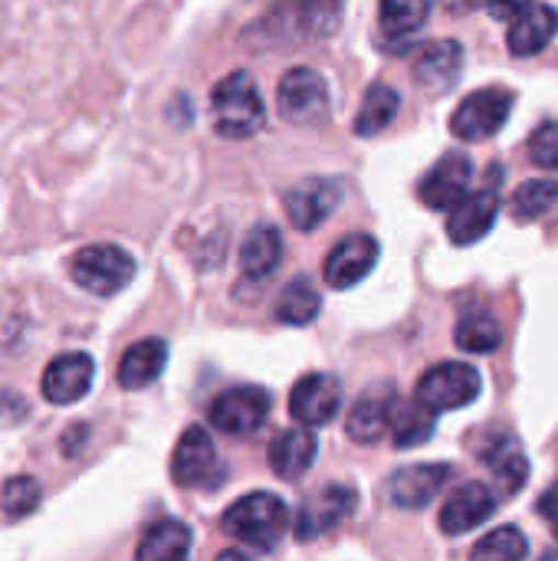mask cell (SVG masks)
I'll list each match as a JSON object with an SVG mask.
<instances>
[{"label": "cell", "mask_w": 558, "mask_h": 561, "mask_svg": "<svg viewBox=\"0 0 558 561\" xmlns=\"http://www.w3.org/2000/svg\"><path fill=\"white\" fill-rule=\"evenodd\" d=\"M342 16L345 0H283L247 30V43L257 49H299L335 36Z\"/></svg>", "instance_id": "obj_1"}, {"label": "cell", "mask_w": 558, "mask_h": 561, "mask_svg": "<svg viewBox=\"0 0 558 561\" xmlns=\"http://www.w3.org/2000/svg\"><path fill=\"white\" fill-rule=\"evenodd\" d=\"M210 122L224 138H250L266 125V105L250 72H227L210 92Z\"/></svg>", "instance_id": "obj_2"}, {"label": "cell", "mask_w": 558, "mask_h": 561, "mask_svg": "<svg viewBox=\"0 0 558 561\" xmlns=\"http://www.w3.org/2000/svg\"><path fill=\"white\" fill-rule=\"evenodd\" d=\"M69 276L79 289L109 299L135 279V260L115 243H89L69 260Z\"/></svg>", "instance_id": "obj_3"}, {"label": "cell", "mask_w": 558, "mask_h": 561, "mask_svg": "<svg viewBox=\"0 0 558 561\" xmlns=\"http://www.w3.org/2000/svg\"><path fill=\"white\" fill-rule=\"evenodd\" d=\"M220 526L237 542L270 549L286 529V503L273 493H247L224 513Z\"/></svg>", "instance_id": "obj_4"}, {"label": "cell", "mask_w": 558, "mask_h": 561, "mask_svg": "<svg viewBox=\"0 0 558 561\" xmlns=\"http://www.w3.org/2000/svg\"><path fill=\"white\" fill-rule=\"evenodd\" d=\"M483 391V378L474 365L464 362H441L428 368L414 388V398L424 401L431 411H460L474 404Z\"/></svg>", "instance_id": "obj_5"}, {"label": "cell", "mask_w": 558, "mask_h": 561, "mask_svg": "<svg viewBox=\"0 0 558 561\" xmlns=\"http://www.w3.org/2000/svg\"><path fill=\"white\" fill-rule=\"evenodd\" d=\"M516 105V95L503 85H487L474 95H467L457 108H454V118H451V131L460 138V141H487L493 138L510 112Z\"/></svg>", "instance_id": "obj_6"}, {"label": "cell", "mask_w": 558, "mask_h": 561, "mask_svg": "<svg viewBox=\"0 0 558 561\" xmlns=\"http://www.w3.org/2000/svg\"><path fill=\"white\" fill-rule=\"evenodd\" d=\"M358 506V493L345 483H326L322 490L309 493L299 510H296V523L293 533L299 542H316L322 536H329L332 529H339Z\"/></svg>", "instance_id": "obj_7"}, {"label": "cell", "mask_w": 558, "mask_h": 561, "mask_svg": "<svg viewBox=\"0 0 558 561\" xmlns=\"http://www.w3.org/2000/svg\"><path fill=\"white\" fill-rule=\"evenodd\" d=\"M270 391L257 388V385H240V388H227L214 398L207 417L214 424V431L227 434V437H250L257 434L266 417H270Z\"/></svg>", "instance_id": "obj_8"}, {"label": "cell", "mask_w": 558, "mask_h": 561, "mask_svg": "<svg viewBox=\"0 0 558 561\" xmlns=\"http://www.w3.org/2000/svg\"><path fill=\"white\" fill-rule=\"evenodd\" d=\"M500 164H490V181L487 187H480L477 194H464L454 207H451V220H447V237L454 247H470L477 240H483L500 214Z\"/></svg>", "instance_id": "obj_9"}, {"label": "cell", "mask_w": 558, "mask_h": 561, "mask_svg": "<svg viewBox=\"0 0 558 561\" xmlns=\"http://www.w3.org/2000/svg\"><path fill=\"white\" fill-rule=\"evenodd\" d=\"M276 105L289 125H319L329 115V85L316 69L296 66L283 72L276 89Z\"/></svg>", "instance_id": "obj_10"}, {"label": "cell", "mask_w": 558, "mask_h": 561, "mask_svg": "<svg viewBox=\"0 0 558 561\" xmlns=\"http://www.w3.org/2000/svg\"><path fill=\"white\" fill-rule=\"evenodd\" d=\"M171 477L184 490H214L224 480L220 454L204 427H187L171 457Z\"/></svg>", "instance_id": "obj_11"}, {"label": "cell", "mask_w": 558, "mask_h": 561, "mask_svg": "<svg viewBox=\"0 0 558 561\" xmlns=\"http://www.w3.org/2000/svg\"><path fill=\"white\" fill-rule=\"evenodd\" d=\"M451 480H454L451 463H411V467L391 473V480L385 483V496L395 510L418 513V510L431 506Z\"/></svg>", "instance_id": "obj_12"}, {"label": "cell", "mask_w": 558, "mask_h": 561, "mask_svg": "<svg viewBox=\"0 0 558 561\" xmlns=\"http://www.w3.org/2000/svg\"><path fill=\"white\" fill-rule=\"evenodd\" d=\"M378 240L368 237V233H352L345 240H339L332 247V253L326 256V266H322V279L332 286V289H352L358 286L378 263Z\"/></svg>", "instance_id": "obj_13"}, {"label": "cell", "mask_w": 558, "mask_h": 561, "mask_svg": "<svg viewBox=\"0 0 558 561\" xmlns=\"http://www.w3.org/2000/svg\"><path fill=\"white\" fill-rule=\"evenodd\" d=\"M92 378H95V362L86 352H66L46 365L39 391L49 404L66 408V404H76L89 394Z\"/></svg>", "instance_id": "obj_14"}, {"label": "cell", "mask_w": 558, "mask_h": 561, "mask_svg": "<svg viewBox=\"0 0 558 561\" xmlns=\"http://www.w3.org/2000/svg\"><path fill=\"white\" fill-rule=\"evenodd\" d=\"M342 411V388L332 375L312 371L289 391V414L306 427H326Z\"/></svg>", "instance_id": "obj_15"}, {"label": "cell", "mask_w": 558, "mask_h": 561, "mask_svg": "<svg viewBox=\"0 0 558 561\" xmlns=\"http://www.w3.org/2000/svg\"><path fill=\"white\" fill-rule=\"evenodd\" d=\"M470 178H474V161L464 151H451L428 171V178L418 187V197L431 210H451L467 194Z\"/></svg>", "instance_id": "obj_16"}, {"label": "cell", "mask_w": 558, "mask_h": 561, "mask_svg": "<svg viewBox=\"0 0 558 561\" xmlns=\"http://www.w3.org/2000/svg\"><path fill=\"white\" fill-rule=\"evenodd\" d=\"M342 201V184L332 178H306L286 194V214L296 230H316Z\"/></svg>", "instance_id": "obj_17"}, {"label": "cell", "mask_w": 558, "mask_h": 561, "mask_svg": "<svg viewBox=\"0 0 558 561\" xmlns=\"http://www.w3.org/2000/svg\"><path fill=\"white\" fill-rule=\"evenodd\" d=\"M497 510V493L487 483H464L457 486L441 510V533L444 536H467L470 529L483 526Z\"/></svg>", "instance_id": "obj_18"}, {"label": "cell", "mask_w": 558, "mask_h": 561, "mask_svg": "<svg viewBox=\"0 0 558 561\" xmlns=\"http://www.w3.org/2000/svg\"><path fill=\"white\" fill-rule=\"evenodd\" d=\"M480 460L483 467L493 473V483L500 490V496H516L529 477V460L520 447L516 437L510 434H490L480 444Z\"/></svg>", "instance_id": "obj_19"}, {"label": "cell", "mask_w": 558, "mask_h": 561, "mask_svg": "<svg viewBox=\"0 0 558 561\" xmlns=\"http://www.w3.org/2000/svg\"><path fill=\"white\" fill-rule=\"evenodd\" d=\"M411 72H414V82H418V85H424V89H431V92H444V89H451V85L460 79V72H464V46H460L457 39L428 43V46L418 53Z\"/></svg>", "instance_id": "obj_20"}, {"label": "cell", "mask_w": 558, "mask_h": 561, "mask_svg": "<svg viewBox=\"0 0 558 561\" xmlns=\"http://www.w3.org/2000/svg\"><path fill=\"white\" fill-rule=\"evenodd\" d=\"M558 33V13L549 3H533L526 7L513 23H510V53L513 56H539Z\"/></svg>", "instance_id": "obj_21"}, {"label": "cell", "mask_w": 558, "mask_h": 561, "mask_svg": "<svg viewBox=\"0 0 558 561\" xmlns=\"http://www.w3.org/2000/svg\"><path fill=\"white\" fill-rule=\"evenodd\" d=\"M164 365H168V342L164 339H141L122 355L118 385L125 391H141L161 378Z\"/></svg>", "instance_id": "obj_22"}, {"label": "cell", "mask_w": 558, "mask_h": 561, "mask_svg": "<svg viewBox=\"0 0 558 561\" xmlns=\"http://www.w3.org/2000/svg\"><path fill=\"white\" fill-rule=\"evenodd\" d=\"M312 460H316V437L306 431V424L276 434L273 444H270V467L283 480L306 477L309 467H312Z\"/></svg>", "instance_id": "obj_23"}, {"label": "cell", "mask_w": 558, "mask_h": 561, "mask_svg": "<svg viewBox=\"0 0 558 561\" xmlns=\"http://www.w3.org/2000/svg\"><path fill=\"white\" fill-rule=\"evenodd\" d=\"M391 401L388 394H362L349 417H345V434L355 440V444H378L388 431H391Z\"/></svg>", "instance_id": "obj_24"}, {"label": "cell", "mask_w": 558, "mask_h": 561, "mask_svg": "<svg viewBox=\"0 0 558 561\" xmlns=\"http://www.w3.org/2000/svg\"><path fill=\"white\" fill-rule=\"evenodd\" d=\"M434 427H437V411H431L424 401H405V398H395L391 401V440L395 447L401 450H411V447H421L424 440L434 437Z\"/></svg>", "instance_id": "obj_25"}, {"label": "cell", "mask_w": 558, "mask_h": 561, "mask_svg": "<svg viewBox=\"0 0 558 561\" xmlns=\"http://www.w3.org/2000/svg\"><path fill=\"white\" fill-rule=\"evenodd\" d=\"M283 260V237L276 227L270 224H257L240 247V270L247 273V279H266L270 273H276Z\"/></svg>", "instance_id": "obj_26"}, {"label": "cell", "mask_w": 558, "mask_h": 561, "mask_svg": "<svg viewBox=\"0 0 558 561\" xmlns=\"http://www.w3.org/2000/svg\"><path fill=\"white\" fill-rule=\"evenodd\" d=\"M431 16V0H378V33L388 46L411 39Z\"/></svg>", "instance_id": "obj_27"}, {"label": "cell", "mask_w": 558, "mask_h": 561, "mask_svg": "<svg viewBox=\"0 0 558 561\" xmlns=\"http://www.w3.org/2000/svg\"><path fill=\"white\" fill-rule=\"evenodd\" d=\"M191 552V529L178 519H158L145 529L135 556L141 561H178Z\"/></svg>", "instance_id": "obj_28"}, {"label": "cell", "mask_w": 558, "mask_h": 561, "mask_svg": "<svg viewBox=\"0 0 558 561\" xmlns=\"http://www.w3.org/2000/svg\"><path fill=\"white\" fill-rule=\"evenodd\" d=\"M398 108H401L398 89H391L388 82L368 85V92H365V99H362V108H358V115H355V131H358L362 138L382 135V131L395 122Z\"/></svg>", "instance_id": "obj_29"}, {"label": "cell", "mask_w": 558, "mask_h": 561, "mask_svg": "<svg viewBox=\"0 0 558 561\" xmlns=\"http://www.w3.org/2000/svg\"><path fill=\"white\" fill-rule=\"evenodd\" d=\"M457 348L467 355H493L503 345V329L490 312H470L457 322Z\"/></svg>", "instance_id": "obj_30"}, {"label": "cell", "mask_w": 558, "mask_h": 561, "mask_svg": "<svg viewBox=\"0 0 558 561\" xmlns=\"http://www.w3.org/2000/svg\"><path fill=\"white\" fill-rule=\"evenodd\" d=\"M319 312H322V299H319V293L312 289L309 279H296V283H289V286L280 293L276 316H280L283 325L303 329V325H309Z\"/></svg>", "instance_id": "obj_31"}, {"label": "cell", "mask_w": 558, "mask_h": 561, "mask_svg": "<svg viewBox=\"0 0 558 561\" xmlns=\"http://www.w3.org/2000/svg\"><path fill=\"white\" fill-rule=\"evenodd\" d=\"M558 204V181L553 178H536V181H526L513 191L510 197V214L516 220H536L543 217L546 210H553Z\"/></svg>", "instance_id": "obj_32"}, {"label": "cell", "mask_w": 558, "mask_h": 561, "mask_svg": "<svg viewBox=\"0 0 558 561\" xmlns=\"http://www.w3.org/2000/svg\"><path fill=\"white\" fill-rule=\"evenodd\" d=\"M470 556L480 561H520L529 556V542L516 526H503L493 529L487 539H480Z\"/></svg>", "instance_id": "obj_33"}, {"label": "cell", "mask_w": 558, "mask_h": 561, "mask_svg": "<svg viewBox=\"0 0 558 561\" xmlns=\"http://www.w3.org/2000/svg\"><path fill=\"white\" fill-rule=\"evenodd\" d=\"M43 500V490L33 477H13L7 480V486L0 490V510L7 519H23L30 516Z\"/></svg>", "instance_id": "obj_34"}, {"label": "cell", "mask_w": 558, "mask_h": 561, "mask_svg": "<svg viewBox=\"0 0 558 561\" xmlns=\"http://www.w3.org/2000/svg\"><path fill=\"white\" fill-rule=\"evenodd\" d=\"M529 158L536 168L558 171V122H543L533 135H529Z\"/></svg>", "instance_id": "obj_35"}, {"label": "cell", "mask_w": 558, "mask_h": 561, "mask_svg": "<svg viewBox=\"0 0 558 561\" xmlns=\"http://www.w3.org/2000/svg\"><path fill=\"white\" fill-rule=\"evenodd\" d=\"M536 0H487V10H490V16L493 20H516L526 7H533Z\"/></svg>", "instance_id": "obj_36"}, {"label": "cell", "mask_w": 558, "mask_h": 561, "mask_svg": "<svg viewBox=\"0 0 558 561\" xmlns=\"http://www.w3.org/2000/svg\"><path fill=\"white\" fill-rule=\"evenodd\" d=\"M539 516H543V523L558 536V483H553V486L539 496Z\"/></svg>", "instance_id": "obj_37"}, {"label": "cell", "mask_w": 558, "mask_h": 561, "mask_svg": "<svg viewBox=\"0 0 558 561\" xmlns=\"http://www.w3.org/2000/svg\"><path fill=\"white\" fill-rule=\"evenodd\" d=\"M447 3V10H454V13H467V10H474L477 3H487V0H444Z\"/></svg>", "instance_id": "obj_38"}]
</instances>
